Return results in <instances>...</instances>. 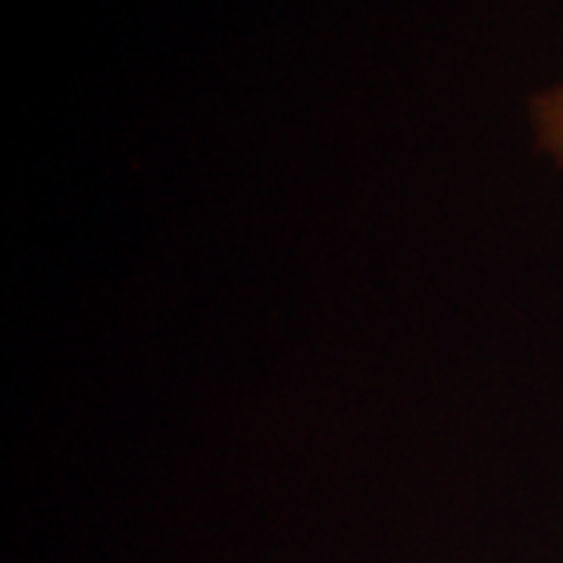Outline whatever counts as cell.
<instances>
[{
    "instance_id": "6da1fadb",
    "label": "cell",
    "mask_w": 563,
    "mask_h": 563,
    "mask_svg": "<svg viewBox=\"0 0 563 563\" xmlns=\"http://www.w3.org/2000/svg\"><path fill=\"white\" fill-rule=\"evenodd\" d=\"M529 125L539 151L563 169V81H554L529 98Z\"/></svg>"
}]
</instances>
